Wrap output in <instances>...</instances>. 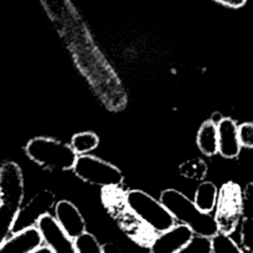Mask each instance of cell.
I'll use <instances>...</instances> for the list:
<instances>
[{
	"label": "cell",
	"instance_id": "obj_1",
	"mask_svg": "<svg viewBox=\"0 0 253 253\" xmlns=\"http://www.w3.org/2000/svg\"><path fill=\"white\" fill-rule=\"evenodd\" d=\"M159 201L174 218L189 226L195 235L211 238L218 232L214 215L202 211L194 201L175 189L162 191Z\"/></svg>",
	"mask_w": 253,
	"mask_h": 253
},
{
	"label": "cell",
	"instance_id": "obj_2",
	"mask_svg": "<svg viewBox=\"0 0 253 253\" xmlns=\"http://www.w3.org/2000/svg\"><path fill=\"white\" fill-rule=\"evenodd\" d=\"M25 151L31 160L48 170H71L78 157L71 144L45 136L30 139Z\"/></svg>",
	"mask_w": 253,
	"mask_h": 253
},
{
	"label": "cell",
	"instance_id": "obj_3",
	"mask_svg": "<svg viewBox=\"0 0 253 253\" xmlns=\"http://www.w3.org/2000/svg\"><path fill=\"white\" fill-rule=\"evenodd\" d=\"M128 209L155 232H163L176 224V219L163 204L141 190H130L125 196Z\"/></svg>",
	"mask_w": 253,
	"mask_h": 253
},
{
	"label": "cell",
	"instance_id": "obj_4",
	"mask_svg": "<svg viewBox=\"0 0 253 253\" xmlns=\"http://www.w3.org/2000/svg\"><path fill=\"white\" fill-rule=\"evenodd\" d=\"M72 170L84 182L107 189L119 187L125 179L117 166L93 155L80 154Z\"/></svg>",
	"mask_w": 253,
	"mask_h": 253
},
{
	"label": "cell",
	"instance_id": "obj_5",
	"mask_svg": "<svg viewBox=\"0 0 253 253\" xmlns=\"http://www.w3.org/2000/svg\"><path fill=\"white\" fill-rule=\"evenodd\" d=\"M242 192L239 185L233 182L225 183L217 196L214 214L218 231L231 234L237 227L241 217Z\"/></svg>",
	"mask_w": 253,
	"mask_h": 253
},
{
	"label": "cell",
	"instance_id": "obj_6",
	"mask_svg": "<svg viewBox=\"0 0 253 253\" xmlns=\"http://www.w3.org/2000/svg\"><path fill=\"white\" fill-rule=\"evenodd\" d=\"M55 204V196L49 190L38 192L23 208H20L16 216L12 233L19 232L29 227L37 226L42 216L49 213Z\"/></svg>",
	"mask_w": 253,
	"mask_h": 253
},
{
	"label": "cell",
	"instance_id": "obj_7",
	"mask_svg": "<svg viewBox=\"0 0 253 253\" xmlns=\"http://www.w3.org/2000/svg\"><path fill=\"white\" fill-rule=\"evenodd\" d=\"M24 177L21 167L14 161L0 166V203L20 209L24 199Z\"/></svg>",
	"mask_w": 253,
	"mask_h": 253
},
{
	"label": "cell",
	"instance_id": "obj_8",
	"mask_svg": "<svg viewBox=\"0 0 253 253\" xmlns=\"http://www.w3.org/2000/svg\"><path fill=\"white\" fill-rule=\"evenodd\" d=\"M37 227L42 240L54 253H77L74 239L63 230L56 218L49 213L40 218Z\"/></svg>",
	"mask_w": 253,
	"mask_h": 253
},
{
	"label": "cell",
	"instance_id": "obj_9",
	"mask_svg": "<svg viewBox=\"0 0 253 253\" xmlns=\"http://www.w3.org/2000/svg\"><path fill=\"white\" fill-rule=\"evenodd\" d=\"M193 230L186 224H175L160 232L149 244L150 253H176L194 236Z\"/></svg>",
	"mask_w": 253,
	"mask_h": 253
},
{
	"label": "cell",
	"instance_id": "obj_10",
	"mask_svg": "<svg viewBox=\"0 0 253 253\" xmlns=\"http://www.w3.org/2000/svg\"><path fill=\"white\" fill-rule=\"evenodd\" d=\"M54 213L57 222L72 239L86 231L85 219L77 207L71 202L66 200L59 201L55 205Z\"/></svg>",
	"mask_w": 253,
	"mask_h": 253
},
{
	"label": "cell",
	"instance_id": "obj_11",
	"mask_svg": "<svg viewBox=\"0 0 253 253\" xmlns=\"http://www.w3.org/2000/svg\"><path fill=\"white\" fill-rule=\"evenodd\" d=\"M217 133L219 154L225 158L238 156L242 145L236 122L230 118H222L217 123Z\"/></svg>",
	"mask_w": 253,
	"mask_h": 253
},
{
	"label": "cell",
	"instance_id": "obj_12",
	"mask_svg": "<svg viewBox=\"0 0 253 253\" xmlns=\"http://www.w3.org/2000/svg\"><path fill=\"white\" fill-rule=\"evenodd\" d=\"M42 237L37 226L13 233L0 246V253H30L40 247Z\"/></svg>",
	"mask_w": 253,
	"mask_h": 253
},
{
	"label": "cell",
	"instance_id": "obj_13",
	"mask_svg": "<svg viewBox=\"0 0 253 253\" xmlns=\"http://www.w3.org/2000/svg\"><path fill=\"white\" fill-rule=\"evenodd\" d=\"M240 238L245 250L253 253V182L248 183L242 192Z\"/></svg>",
	"mask_w": 253,
	"mask_h": 253
},
{
	"label": "cell",
	"instance_id": "obj_14",
	"mask_svg": "<svg viewBox=\"0 0 253 253\" xmlns=\"http://www.w3.org/2000/svg\"><path fill=\"white\" fill-rule=\"evenodd\" d=\"M197 144L201 152L207 156H212L218 152L217 125L211 120L202 124L197 133Z\"/></svg>",
	"mask_w": 253,
	"mask_h": 253
},
{
	"label": "cell",
	"instance_id": "obj_15",
	"mask_svg": "<svg viewBox=\"0 0 253 253\" xmlns=\"http://www.w3.org/2000/svg\"><path fill=\"white\" fill-rule=\"evenodd\" d=\"M217 196L216 186L212 182L205 181L198 186L194 202L202 211L211 212L216 205Z\"/></svg>",
	"mask_w": 253,
	"mask_h": 253
},
{
	"label": "cell",
	"instance_id": "obj_16",
	"mask_svg": "<svg viewBox=\"0 0 253 253\" xmlns=\"http://www.w3.org/2000/svg\"><path fill=\"white\" fill-rule=\"evenodd\" d=\"M99 141V136L95 132L82 131L73 134L70 144L77 154H85L95 149Z\"/></svg>",
	"mask_w": 253,
	"mask_h": 253
},
{
	"label": "cell",
	"instance_id": "obj_17",
	"mask_svg": "<svg viewBox=\"0 0 253 253\" xmlns=\"http://www.w3.org/2000/svg\"><path fill=\"white\" fill-rule=\"evenodd\" d=\"M19 209L0 203V246L13 230Z\"/></svg>",
	"mask_w": 253,
	"mask_h": 253
},
{
	"label": "cell",
	"instance_id": "obj_18",
	"mask_svg": "<svg viewBox=\"0 0 253 253\" xmlns=\"http://www.w3.org/2000/svg\"><path fill=\"white\" fill-rule=\"evenodd\" d=\"M181 175L189 179L203 180L208 172V166L202 158H193L187 160L179 166Z\"/></svg>",
	"mask_w": 253,
	"mask_h": 253
},
{
	"label": "cell",
	"instance_id": "obj_19",
	"mask_svg": "<svg viewBox=\"0 0 253 253\" xmlns=\"http://www.w3.org/2000/svg\"><path fill=\"white\" fill-rule=\"evenodd\" d=\"M211 241L212 253H244L228 234L220 231L212 236Z\"/></svg>",
	"mask_w": 253,
	"mask_h": 253
},
{
	"label": "cell",
	"instance_id": "obj_20",
	"mask_svg": "<svg viewBox=\"0 0 253 253\" xmlns=\"http://www.w3.org/2000/svg\"><path fill=\"white\" fill-rule=\"evenodd\" d=\"M77 253H103L102 245L97 238L87 231L74 239Z\"/></svg>",
	"mask_w": 253,
	"mask_h": 253
},
{
	"label": "cell",
	"instance_id": "obj_21",
	"mask_svg": "<svg viewBox=\"0 0 253 253\" xmlns=\"http://www.w3.org/2000/svg\"><path fill=\"white\" fill-rule=\"evenodd\" d=\"M176 253H212L211 238L194 235L193 238Z\"/></svg>",
	"mask_w": 253,
	"mask_h": 253
},
{
	"label": "cell",
	"instance_id": "obj_22",
	"mask_svg": "<svg viewBox=\"0 0 253 253\" xmlns=\"http://www.w3.org/2000/svg\"><path fill=\"white\" fill-rule=\"evenodd\" d=\"M240 143L244 147L253 148V123H243L238 126Z\"/></svg>",
	"mask_w": 253,
	"mask_h": 253
},
{
	"label": "cell",
	"instance_id": "obj_23",
	"mask_svg": "<svg viewBox=\"0 0 253 253\" xmlns=\"http://www.w3.org/2000/svg\"><path fill=\"white\" fill-rule=\"evenodd\" d=\"M218 3H221L225 6L232 7V8H238L243 6L246 3V0H214Z\"/></svg>",
	"mask_w": 253,
	"mask_h": 253
},
{
	"label": "cell",
	"instance_id": "obj_24",
	"mask_svg": "<svg viewBox=\"0 0 253 253\" xmlns=\"http://www.w3.org/2000/svg\"><path fill=\"white\" fill-rule=\"evenodd\" d=\"M102 249H103V253H122L121 248L118 245L111 242L103 244Z\"/></svg>",
	"mask_w": 253,
	"mask_h": 253
},
{
	"label": "cell",
	"instance_id": "obj_25",
	"mask_svg": "<svg viewBox=\"0 0 253 253\" xmlns=\"http://www.w3.org/2000/svg\"><path fill=\"white\" fill-rule=\"evenodd\" d=\"M30 253H54L47 245L46 246H40V247H38L37 249H35V250H33L32 252H30Z\"/></svg>",
	"mask_w": 253,
	"mask_h": 253
}]
</instances>
